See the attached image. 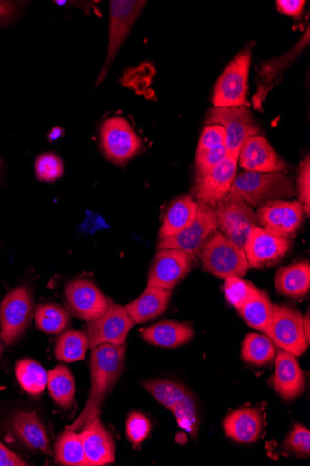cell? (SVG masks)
<instances>
[{
  "label": "cell",
  "instance_id": "1",
  "mask_svg": "<svg viewBox=\"0 0 310 466\" xmlns=\"http://www.w3.org/2000/svg\"><path fill=\"white\" fill-rule=\"evenodd\" d=\"M126 345L105 344L93 350L91 357L92 386L86 404L79 417L67 427V431H78L99 417L103 403L121 377Z\"/></svg>",
  "mask_w": 310,
  "mask_h": 466
},
{
  "label": "cell",
  "instance_id": "2",
  "mask_svg": "<svg viewBox=\"0 0 310 466\" xmlns=\"http://www.w3.org/2000/svg\"><path fill=\"white\" fill-rule=\"evenodd\" d=\"M232 190L250 206L259 208L271 200L295 197L294 178L285 173H237Z\"/></svg>",
  "mask_w": 310,
  "mask_h": 466
},
{
  "label": "cell",
  "instance_id": "3",
  "mask_svg": "<svg viewBox=\"0 0 310 466\" xmlns=\"http://www.w3.org/2000/svg\"><path fill=\"white\" fill-rule=\"evenodd\" d=\"M198 258L202 269L216 278H244L250 269L245 250L237 248L218 230L202 246Z\"/></svg>",
  "mask_w": 310,
  "mask_h": 466
},
{
  "label": "cell",
  "instance_id": "4",
  "mask_svg": "<svg viewBox=\"0 0 310 466\" xmlns=\"http://www.w3.org/2000/svg\"><path fill=\"white\" fill-rule=\"evenodd\" d=\"M218 231L245 250L250 233L259 226L256 214L239 194L231 190L215 207Z\"/></svg>",
  "mask_w": 310,
  "mask_h": 466
},
{
  "label": "cell",
  "instance_id": "5",
  "mask_svg": "<svg viewBox=\"0 0 310 466\" xmlns=\"http://www.w3.org/2000/svg\"><path fill=\"white\" fill-rule=\"evenodd\" d=\"M147 4L142 0H111L109 2L108 52L97 78L95 89L99 88L106 79L116 56Z\"/></svg>",
  "mask_w": 310,
  "mask_h": 466
},
{
  "label": "cell",
  "instance_id": "6",
  "mask_svg": "<svg viewBox=\"0 0 310 466\" xmlns=\"http://www.w3.org/2000/svg\"><path fill=\"white\" fill-rule=\"evenodd\" d=\"M251 59L250 47L242 51L221 74L212 97L215 107L247 106Z\"/></svg>",
  "mask_w": 310,
  "mask_h": 466
},
{
  "label": "cell",
  "instance_id": "7",
  "mask_svg": "<svg viewBox=\"0 0 310 466\" xmlns=\"http://www.w3.org/2000/svg\"><path fill=\"white\" fill-rule=\"evenodd\" d=\"M33 292L29 286L20 285L11 290L0 306V338L11 346L25 332L33 317Z\"/></svg>",
  "mask_w": 310,
  "mask_h": 466
},
{
  "label": "cell",
  "instance_id": "8",
  "mask_svg": "<svg viewBox=\"0 0 310 466\" xmlns=\"http://www.w3.org/2000/svg\"><path fill=\"white\" fill-rule=\"evenodd\" d=\"M101 147L106 158L124 166L143 149L144 143L128 121L115 116L105 120L100 131Z\"/></svg>",
  "mask_w": 310,
  "mask_h": 466
},
{
  "label": "cell",
  "instance_id": "9",
  "mask_svg": "<svg viewBox=\"0 0 310 466\" xmlns=\"http://www.w3.org/2000/svg\"><path fill=\"white\" fill-rule=\"evenodd\" d=\"M210 124L224 127L227 135V153L236 157L248 137L260 135V128L247 106L213 107L205 118V125Z\"/></svg>",
  "mask_w": 310,
  "mask_h": 466
},
{
  "label": "cell",
  "instance_id": "10",
  "mask_svg": "<svg viewBox=\"0 0 310 466\" xmlns=\"http://www.w3.org/2000/svg\"><path fill=\"white\" fill-rule=\"evenodd\" d=\"M271 340L295 357L304 355L308 348L303 331V315L288 305H274L267 334Z\"/></svg>",
  "mask_w": 310,
  "mask_h": 466
},
{
  "label": "cell",
  "instance_id": "11",
  "mask_svg": "<svg viewBox=\"0 0 310 466\" xmlns=\"http://www.w3.org/2000/svg\"><path fill=\"white\" fill-rule=\"evenodd\" d=\"M65 296L70 311L87 322L101 318L112 303L96 284L85 279L71 280L65 286Z\"/></svg>",
  "mask_w": 310,
  "mask_h": 466
},
{
  "label": "cell",
  "instance_id": "12",
  "mask_svg": "<svg viewBox=\"0 0 310 466\" xmlns=\"http://www.w3.org/2000/svg\"><path fill=\"white\" fill-rule=\"evenodd\" d=\"M255 214L261 228L286 238L296 235L304 218L298 201L271 200L260 206Z\"/></svg>",
  "mask_w": 310,
  "mask_h": 466
},
{
  "label": "cell",
  "instance_id": "13",
  "mask_svg": "<svg viewBox=\"0 0 310 466\" xmlns=\"http://www.w3.org/2000/svg\"><path fill=\"white\" fill-rule=\"evenodd\" d=\"M198 214L194 223L180 234L159 241L158 250L175 248L185 250L191 257H198L204 243L218 230L215 208L198 201Z\"/></svg>",
  "mask_w": 310,
  "mask_h": 466
},
{
  "label": "cell",
  "instance_id": "14",
  "mask_svg": "<svg viewBox=\"0 0 310 466\" xmlns=\"http://www.w3.org/2000/svg\"><path fill=\"white\" fill-rule=\"evenodd\" d=\"M309 26L296 44L283 56L265 62L257 70V89L253 96L252 105L255 110H261L265 98L282 80L285 72L294 64L309 45Z\"/></svg>",
  "mask_w": 310,
  "mask_h": 466
},
{
  "label": "cell",
  "instance_id": "15",
  "mask_svg": "<svg viewBox=\"0 0 310 466\" xmlns=\"http://www.w3.org/2000/svg\"><path fill=\"white\" fill-rule=\"evenodd\" d=\"M237 169L238 157L227 155L207 173L198 177L193 188L194 198L215 208L232 190Z\"/></svg>",
  "mask_w": 310,
  "mask_h": 466
},
{
  "label": "cell",
  "instance_id": "16",
  "mask_svg": "<svg viewBox=\"0 0 310 466\" xmlns=\"http://www.w3.org/2000/svg\"><path fill=\"white\" fill-rule=\"evenodd\" d=\"M292 245L291 238L278 237L257 226L250 233L245 252L250 268L262 269L282 261Z\"/></svg>",
  "mask_w": 310,
  "mask_h": 466
},
{
  "label": "cell",
  "instance_id": "17",
  "mask_svg": "<svg viewBox=\"0 0 310 466\" xmlns=\"http://www.w3.org/2000/svg\"><path fill=\"white\" fill-rule=\"evenodd\" d=\"M135 322L125 307L111 303L106 312L94 322L88 323L86 335L93 350L105 344L120 346L125 344L126 338Z\"/></svg>",
  "mask_w": 310,
  "mask_h": 466
},
{
  "label": "cell",
  "instance_id": "18",
  "mask_svg": "<svg viewBox=\"0 0 310 466\" xmlns=\"http://www.w3.org/2000/svg\"><path fill=\"white\" fill-rule=\"evenodd\" d=\"M193 257L185 250L160 249L152 263L148 285L172 290L192 269Z\"/></svg>",
  "mask_w": 310,
  "mask_h": 466
},
{
  "label": "cell",
  "instance_id": "19",
  "mask_svg": "<svg viewBox=\"0 0 310 466\" xmlns=\"http://www.w3.org/2000/svg\"><path fill=\"white\" fill-rule=\"evenodd\" d=\"M238 161L246 172L285 173L289 168L270 142L260 135L250 137L245 141Z\"/></svg>",
  "mask_w": 310,
  "mask_h": 466
},
{
  "label": "cell",
  "instance_id": "20",
  "mask_svg": "<svg viewBox=\"0 0 310 466\" xmlns=\"http://www.w3.org/2000/svg\"><path fill=\"white\" fill-rule=\"evenodd\" d=\"M79 437L91 466L114 463L115 450L114 440L99 417L82 429Z\"/></svg>",
  "mask_w": 310,
  "mask_h": 466
},
{
  "label": "cell",
  "instance_id": "21",
  "mask_svg": "<svg viewBox=\"0 0 310 466\" xmlns=\"http://www.w3.org/2000/svg\"><path fill=\"white\" fill-rule=\"evenodd\" d=\"M273 386L284 400H294L304 392V373L294 355L284 350L276 355Z\"/></svg>",
  "mask_w": 310,
  "mask_h": 466
},
{
  "label": "cell",
  "instance_id": "22",
  "mask_svg": "<svg viewBox=\"0 0 310 466\" xmlns=\"http://www.w3.org/2000/svg\"><path fill=\"white\" fill-rule=\"evenodd\" d=\"M262 427L261 411L255 408L236 410L224 420L225 434L240 444H250L258 441L262 433Z\"/></svg>",
  "mask_w": 310,
  "mask_h": 466
},
{
  "label": "cell",
  "instance_id": "23",
  "mask_svg": "<svg viewBox=\"0 0 310 466\" xmlns=\"http://www.w3.org/2000/svg\"><path fill=\"white\" fill-rule=\"evenodd\" d=\"M145 342L164 349H176L188 344L195 336L193 326L186 322L164 320L141 332Z\"/></svg>",
  "mask_w": 310,
  "mask_h": 466
},
{
  "label": "cell",
  "instance_id": "24",
  "mask_svg": "<svg viewBox=\"0 0 310 466\" xmlns=\"http://www.w3.org/2000/svg\"><path fill=\"white\" fill-rule=\"evenodd\" d=\"M171 290L148 285L137 299L125 308L135 324H143L164 314L171 300Z\"/></svg>",
  "mask_w": 310,
  "mask_h": 466
},
{
  "label": "cell",
  "instance_id": "25",
  "mask_svg": "<svg viewBox=\"0 0 310 466\" xmlns=\"http://www.w3.org/2000/svg\"><path fill=\"white\" fill-rule=\"evenodd\" d=\"M199 203L191 195L175 198L168 206L159 231V240H165L183 232L197 218Z\"/></svg>",
  "mask_w": 310,
  "mask_h": 466
},
{
  "label": "cell",
  "instance_id": "26",
  "mask_svg": "<svg viewBox=\"0 0 310 466\" xmlns=\"http://www.w3.org/2000/svg\"><path fill=\"white\" fill-rule=\"evenodd\" d=\"M12 425L26 446L44 454H53L46 430L35 412L20 411L14 417Z\"/></svg>",
  "mask_w": 310,
  "mask_h": 466
},
{
  "label": "cell",
  "instance_id": "27",
  "mask_svg": "<svg viewBox=\"0 0 310 466\" xmlns=\"http://www.w3.org/2000/svg\"><path fill=\"white\" fill-rule=\"evenodd\" d=\"M277 291L292 299H301L310 288V265L295 263L280 268L275 279Z\"/></svg>",
  "mask_w": 310,
  "mask_h": 466
},
{
  "label": "cell",
  "instance_id": "28",
  "mask_svg": "<svg viewBox=\"0 0 310 466\" xmlns=\"http://www.w3.org/2000/svg\"><path fill=\"white\" fill-rule=\"evenodd\" d=\"M274 304L263 290L238 311L243 319L253 329L267 334L273 315Z\"/></svg>",
  "mask_w": 310,
  "mask_h": 466
},
{
  "label": "cell",
  "instance_id": "29",
  "mask_svg": "<svg viewBox=\"0 0 310 466\" xmlns=\"http://www.w3.org/2000/svg\"><path fill=\"white\" fill-rule=\"evenodd\" d=\"M276 348L267 335L249 333L242 345V358L245 362L254 366L271 363L276 357Z\"/></svg>",
  "mask_w": 310,
  "mask_h": 466
},
{
  "label": "cell",
  "instance_id": "30",
  "mask_svg": "<svg viewBox=\"0 0 310 466\" xmlns=\"http://www.w3.org/2000/svg\"><path fill=\"white\" fill-rule=\"evenodd\" d=\"M48 388L53 400L61 407L67 409L72 406L75 384L70 370L59 365L49 372Z\"/></svg>",
  "mask_w": 310,
  "mask_h": 466
},
{
  "label": "cell",
  "instance_id": "31",
  "mask_svg": "<svg viewBox=\"0 0 310 466\" xmlns=\"http://www.w3.org/2000/svg\"><path fill=\"white\" fill-rule=\"evenodd\" d=\"M88 348H90V341H88L86 333L69 330L59 337L55 356L63 362H76L85 359Z\"/></svg>",
  "mask_w": 310,
  "mask_h": 466
},
{
  "label": "cell",
  "instance_id": "32",
  "mask_svg": "<svg viewBox=\"0 0 310 466\" xmlns=\"http://www.w3.org/2000/svg\"><path fill=\"white\" fill-rule=\"evenodd\" d=\"M15 370L21 387L30 395L38 396L47 387L49 373L35 360H22Z\"/></svg>",
  "mask_w": 310,
  "mask_h": 466
},
{
  "label": "cell",
  "instance_id": "33",
  "mask_svg": "<svg viewBox=\"0 0 310 466\" xmlns=\"http://www.w3.org/2000/svg\"><path fill=\"white\" fill-rule=\"evenodd\" d=\"M35 325L47 334H61L70 326V315L55 304L39 305L35 312Z\"/></svg>",
  "mask_w": 310,
  "mask_h": 466
},
{
  "label": "cell",
  "instance_id": "34",
  "mask_svg": "<svg viewBox=\"0 0 310 466\" xmlns=\"http://www.w3.org/2000/svg\"><path fill=\"white\" fill-rule=\"evenodd\" d=\"M56 461L63 465L91 466L88 461L79 434L67 431L55 445Z\"/></svg>",
  "mask_w": 310,
  "mask_h": 466
},
{
  "label": "cell",
  "instance_id": "35",
  "mask_svg": "<svg viewBox=\"0 0 310 466\" xmlns=\"http://www.w3.org/2000/svg\"><path fill=\"white\" fill-rule=\"evenodd\" d=\"M162 406L171 410L176 402L181 400L189 390L182 384L166 380H148L142 383Z\"/></svg>",
  "mask_w": 310,
  "mask_h": 466
},
{
  "label": "cell",
  "instance_id": "36",
  "mask_svg": "<svg viewBox=\"0 0 310 466\" xmlns=\"http://www.w3.org/2000/svg\"><path fill=\"white\" fill-rule=\"evenodd\" d=\"M171 412L178 420V425L187 431L193 439H196L200 427L197 404L192 392H188L171 409Z\"/></svg>",
  "mask_w": 310,
  "mask_h": 466
},
{
  "label": "cell",
  "instance_id": "37",
  "mask_svg": "<svg viewBox=\"0 0 310 466\" xmlns=\"http://www.w3.org/2000/svg\"><path fill=\"white\" fill-rule=\"evenodd\" d=\"M261 289L242 278L232 277L225 279V298L230 305L239 310L248 301L255 298Z\"/></svg>",
  "mask_w": 310,
  "mask_h": 466
},
{
  "label": "cell",
  "instance_id": "38",
  "mask_svg": "<svg viewBox=\"0 0 310 466\" xmlns=\"http://www.w3.org/2000/svg\"><path fill=\"white\" fill-rule=\"evenodd\" d=\"M64 172V162L55 153H43L35 161V173L40 182H56L62 178Z\"/></svg>",
  "mask_w": 310,
  "mask_h": 466
},
{
  "label": "cell",
  "instance_id": "39",
  "mask_svg": "<svg viewBox=\"0 0 310 466\" xmlns=\"http://www.w3.org/2000/svg\"><path fill=\"white\" fill-rule=\"evenodd\" d=\"M126 437L133 449H138L152 430L151 420L145 414L133 411L126 419Z\"/></svg>",
  "mask_w": 310,
  "mask_h": 466
},
{
  "label": "cell",
  "instance_id": "40",
  "mask_svg": "<svg viewBox=\"0 0 310 466\" xmlns=\"http://www.w3.org/2000/svg\"><path fill=\"white\" fill-rule=\"evenodd\" d=\"M285 450L301 457L310 455V432L309 430L296 425L283 443Z\"/></svg>",
  "mask_w": 310,
  "mask_h": 466
},
{
  "label": "cell",
  "instance_id": "41",
  "mask_svg": "<svg viewBox=\"0 0 310 466\" xmlns=\"http://www.w3.org/2000/svg\"><path fill=\"white\" fill-rule=\"evenodd\" d=\"M296 193L298 194L299 203L301 204L304 214L309 217L310 214V159L307 155L299 167Z\"/></svg>",
  "mask_w": 310,
  "mask_h": 466
},
{
  "label": "cell",
  "instance_id": "42",
  "mask_svg": "<svg viewBox=\"0 0 310 466\" xmlns=\"http://www.w3.org/2000/svg\"><path fill=\"white\" fill-rule=\"evenodd\" d=\"M31 4L23 0H0V28L15 24L23 16Z\"/></svg>",
  "mask_w": 310,
  "mask_h": 466
},
{
  "label": "cell",
  "instance_id": "43",
  "mask_svg": "<svg viewBox=\"0 0 310 466\" xmlns=\"http://www.w3.org/2000/svg\"><path fill=\"white\" fill-rule=\"evenodd\" d=\"M226 139L227 135L223 126L217 124L206 125L201 135L197 152L226 146Z\"/></svg>",
  "mask_w": 310,
  "mask_h": 466
},
{
  "label": "cell",
  "instance_id": "44",
  "mask_svg": "<svg viewBox=\"0 0 310 466\" xmlns=\"http://www.w3.org/2000/svg\"><path fill=\"white\" fill-rule=\"evenodd\" d=\"M226 146H220L215 148L196 153L195 165L198 177L207 173L209 169L223 161L227 157Z\"/></svg>",
  "mask_w": 310,
  "mask_h": 466
},
{
  "label": "cell",
  "instance_id": "45",
  "mask_svg": "<svg viewBox=\"0 0 310 466\" xmlns=\"http://www.w3.org/2000/svg\"><path fill=\"white\" fill-rule=\"evenodd\" d=\"M305 5L304 0H277L276 2L279 13L295 20L300 19Z\"/></svg>",
  "mask_w": 310,
  "mask_h": 466
},
{
  "label": "cell",
  "instance_id": "46",
  "mask_svg": "<svg viewBox=\"0 0 310 466\" xmlns=\"http://www.w3.org/2000/svg\"><path fill=\"white\" fill-rule=\"evenodd\" d=\"M28 465L17 454L0 443V466H25Z\"/></svg>",
  "mask_w": 310,
  "mask_h": 466
},
{
  "label": "cell",
  "instance_id": "47",
  "mask_svg": "<svg viewBox=\"0 0 310 466\" xmlns=\"http://www.w3.org/2000/svg\"><path fill=\"white\" fill-rule=\"evenodd\" d=\"M303 331L307 345L310 344V316L309 311L303 317Z\"/></svg>",
  "mask_w": 310,
  "mask_h": 466
},
{
  "label": "cell",
  "instance_id": "48",
  "mask_svg": "<svg viewBox=\"0 0 310 466\" xmlns=\"http://www.w3.org/2000/svg\"><path fill=\"white\" fill-rule=\"evenodd\" d=\"M7 174V167L2 157H0V187L5 183Z\"/></svg>",
  "mask_w": 310,
  "mask_h": 466
},
{
  "label": "cell",
  "instance_id": "49",
  "mask_svg": "<svg viewBox=\"0 0 310 466\" xmlns=\"http://www.w3.org/2000/svg\"><path fill=\"white\" fill-rule=\"evenodd\" d=\"M65 134L64 129L60 128V127H56L54 128L49 135V139L51 141L58 140Z\"/></svg>",
  "mask_w": 310,
  "mask_h": 466
},
{
  "label": "cell",
  "instance_id": "50",
  "mask_svg": "<svg viewBox=\"0 0 310 466\" xmlns=\"http://www.w3.org/2000/svg\"><path fill=\"white\" fill-rule=\"evenodd\" d=\"M2 352H3V346H2V343H0V355H2Z\"/></svg>",
  "mask_w": 310,
  "mask_h": 466
}]
</instances>
